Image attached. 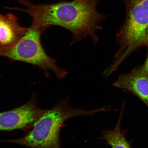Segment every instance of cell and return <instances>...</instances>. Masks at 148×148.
<instances>
[{
  "label": "cell",
  "mask_w": 148,
  "mask_h": 148,
  "mask_svg": "<svg viewBox=\"0 0 148 148\" xmlns=\"http://www.w3.org/2000/svg\"><path fill=\"white\" fill-rule=\"evenodd\" d=\"M36 94L25 104L12 110L0 112V131L32 128L46 110L37 104Z\"/></svg>",
  "instance_id": "5"
},
{
  "label": "cell",
  "mask_w": 148,
  "mask_h": 148,
  "mask_svg": "<svg viewBox=\"0 0 148 148\" xmlns=\"http://www.w3.org/2000/svg\"><path fill=\"white\" fill-rule=\"evenodd\" d=\"M125 103H122L119 118L114 129L102 131V135L99 139L106 141L112 148H131L130 143L125 137V131L121 130V122L124 111Z\"/></svg>",
  "instance_id": "8"
},
{
  "label": "cell",
  "mask_w": 148,
  "mask_h": 148,
  "mask_svg": "<svg viewBox=\"0 0 148 148\" xmlns=\"http://www.w3.org/2000/svg\"><path fill=\"white\" fill-rule=\"evenodd\" d=\"M113 86L134 94L148 108V74L140 68L120 75Z\"/></svg>",
  "instance_id": "6"
},
{
  "label": "cell",
  "mask_w": 148,
  "mask_h": 148,
  "mask_svg": "<svg viewBox=\"0 0 148 148\" xmlns=\"http://www.w3.org/2000/svg\"><path fill=\"white\" fill-rule=\"evenodd\" d=\"M127 16L118 31L116 43L117 53L127 56L134 48L141 45L148 27V0H125Z\"/></svg>",
  "instance_id": "4"
},
{
  "label": "cell",
  "mask_w": 148,
  "mask_h": 148,
  "mask_svg": "<svg viewBox=\"0 0 148 148\" xmlns=\"http://www.w3.org/2000/svg\"><path fill=\"white\" fill-rule=\"evenodd\" d=\"M11 13L0 14V49L13 46L25 36L29 28L22 27Z\"/></svg>",
  "instance_id": "7"
},
{
  "label": "cell",
  "mask_w": 148,
  "mask_h": 148,
  "mask_svg": "<svg viewBox=\"0 0 148 148\" xmlns=\"http://www.w3.org/2000/svg\"><path fill=\"white\" fill-rule=\"evenodd\" d=\"M42 31L31 25L17 43L9 48L0 49V56L37 66L48 75L52 71L59 79L65 78L68 72L57 66L56 61L46 53L40 41Z\"/></svg>",
  "instance_id": "3"
},
{
  "label": "cell",
  "mask_w": 148,
  "mask_h": 148,
  "mask_svg": "<svg viewBox=\"0 0 148 148\" xmlns=\"http://www.w3.org/2000/svg\"><path fill=\"white\" fill-rule=\"evenodd\" d=\"M68 98L59 101L49 110H46L35 123L32 129L23 138L1 140L25 146L31 148H61V130L65 122L77 116H92L108 110L106 106L95 110H86L70 106Z\"/></svg>",
  "instance_id": "2"
},
{
  "label": "cell",
  "mask_w": 148,
  "mask_h": 148,
  "mask_svg": "<svg viewBox=\"0 0 148 148\" xmlns=\"http://www.w3.org/2000/svg\"><path fill=\"white\" fill-rule=\"evenodd\" d=\"M99 1L73 0L38 5L25 1L22 3L25 6V9H12L29 14L33 20L32 25L42 32L53 26L67 29L72 35L70 45L88 38L96 45L99 40L97 32L102 29L100 23L106 18L97 10Z\"/></svg>",
  "instance_id": "1"
},
{
  "label": "cell",
  "mask_w": 148,
  "mask_h": 148,
  "mask_svg": "<svg viewBox=\"0 0 148 148\" xmlns=\"http://www.w3.org/2000/svg\"><path fill=\"white\" fill-rule=\"evenodd\" d=\"M142 71L148 74V55L145 63L142 67L140 68Z\"/></svg>",
  "instance_id": "9"
},
{
  "label": "cell",
  "mask_w": 148,
  "mask_h": 148,
  "mask_svg": "<svg viewBox=\"0 0 148 148\" xmlns=\"http://www.w3.org/2000/svg\"><path fill=\"white\" fill-rule=\"evenodd\" d=\"M148 43V27L147 30V34L145 39L143 42H142L141 45H143L144 44H146Z\"/></svg>",
  "instance_id": "10"
}]
</instances>
